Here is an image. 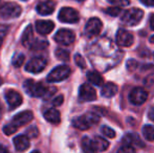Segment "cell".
<instances>
[{"instance_id": "34", "label": "cell", "mask_w": 154, "mask_h": 153, "mask_svg": "<svg viewBox=\"0 0 154 153\" xmlns=\"http://www.w3.org/2000/svg\"><path fill=\"white\" fill-rule=\"evenodd\" d=\"M75 61L77 63V65L81 68H85L86 67V63H85V60L81 57L80 55H75Z\"/></svg>"}, {"instance_id": "42", "label": "cell", "mask_w": 154, "mask_h": 153, "mask_svg": "<svg viewBox=\"0 0 154 153\" xmlns=\"http://www.w3.org/2000/svg\"><path fill=\"white\" fill-rule=\"evenodd\" d=\"M150 42L151 43H154V36H152V37L150 38Z\"/></svg>"}, {"instance_id": "24", "label": "cell", "mask_w": 154, "mask_h": 153, "mask_svg": "<svg viewBox=\"0 0 154 153\" xmlns=\"http://www.w3.org/2000/svg\"><path fill=\"white\" fill-rule=\"evenodd\" d=\"M82 148H83L84 153H95L97 152L92 146L91 139L87 136H84L83 139H82Z\"/></svg>"}, {"instance_id": "27", "label": "cell", "mask_w": 154, "mask_h": 153, "mask_svg": "<svg viewBox=\"0 0 154 153\" xmlns=\"http://www.w3.org/2000/svg\"><path fill=\"white\" fill-rule=\"evenodd\" d=\"M47 45H48V43H47L46 41L37 40L32 43L31 47H32V49H34V50H42V49L46 48Z\"/></svg>"}, {"instance_id": "22", "label": "cell", "mask_w": 154, "mask_h": 153, "mask_svg": "<svg viewBox=\"0 0 154 153\" xmlns=\"http://www.w3.org/2000/svg\"><path fill=\"white\" fill-rule=\"evenodd\" d=\"M32 42H34L32 29V25H29L22 35V44L24 46H31Z\"/></svg>"}, {"instance_id": "13", "label": "cell", "mask_w": 154, "mask_h": 153, "mask_svg": "<svg viewBox=\"0 0 154 153\" xmlns=\"http://www.w3.org/2000/svg\"><path fill=\"white\" fill-rule=\"evenodd\" d=\"M134 38L130 32L126 31V29H119L116 33V43L118 45L123 47H129L133 44Z\"/></svg>"}, {"instance_id": "18", "label": "cell", "mask_w": 154, "mask_h": 153, "mask_svg": "<svg viewBox=\"0 0 154 153\" xmlns=\"http://www.w3.org/2000/svg\"><path fill=\"white\" fill-rule=\"evenodd\" d=\"M14 145L18 151H24L29 147V139L26 135H18L14 139Z\"/></svg>"}, {"instance_id": "41", "label": "cell", "mask_w": 154, "mask_h": 153, "mask_svg": "<svg viewBox=\"0 0 154 153\" xmlns=\"http://www.w3.org/2000/svg\"><path fill=\"white\" fill-rule=\"evenodd\" d=\"M4 32H2V31H0V45H1V43H2V39H3L4 37Z\"/></svg>"}, {"instance_id": "30", "label": "cell", "mask_w": 154, "mask_h": 153, "mask_svg": "<svg viewBox=\"0 0 154 153\" xmlns=\"http://www.w3.org/2000/svg\"><path fill=\"white\" fill-rule=\"evenodd\" d=\"M105 12H106V14H108L109 16L116 17L121 14L122 11H121V8H118V6H112V8H108Z\"/></svg>"}, {"instance_id": "8", "label": "cell", "mask_w": 154, "mask_h": 153, "mask_svg": "<svg viewBox=\"0 0 154 153\" xmlns=\"http://www.w3.org/2000/svg\"><path fill=\"white\" fill-rule=\"evenodd\" d=\"M148 99V92L142 87H135L129 94V100L134 105H142Z\"/></svg>"}, {"instance_id": "16", "label": "cell", "mask_w": 154, "mask_h": 153, "mask_svg": "<svg viewBox=\"0 0 154 153\" xmlns=\"http://www.w3.org/2000/svg\"><path fill=\"white\" fill-rule=\"evenodd\" d=\"M55 27V23L49 20H38L36 22V29L41 35H48Z\"/></svg>"}, {"instance_id": "19", "label": "cell", "mask_w": 154, "mask_h": 153, "mask_svg": "<svg viewBox=\"0 0 154 153\" xmlns=\"http://www.w3.org/2000/svg\"><path fill=\"white\" fill-rule=\"evenodd\" d=\"M119 88L116 84L112 83V82H108V83L103 85V87L101 89V94L103 96H105V98H111L114 94H116Z\"/></svg>"}, {"instance_id": "40", "label": "cell", "mask_w": 154, "mask_h": 153, "mask_svg": "<svg viewBox=\"0 0 154 153\" xmlns=\"http://www.w3.org/2000/svg\"><path fill=\"white\" fill-rule=\"evenodd\" d=\"M0 153H10V152H8V150L4 146L0 145Z\"/></svg>"}, {"instance_id": "20", "label": "cell", "mask_w": 154, "mask_h": 153, "mask_svg": "<svg viewBox=\"0 0 154 153\" xmlns=\"http://www.w3.org/2000/svg\"><path fill=\"white\" fill-rule=\"evenodd\" d=\"M91 143H92V146H93V148H94V150L97 152L105 151V150H107L108 147H109L108 141H106V139L101 137V136H95L94 139H91Z\"/></svg>"}, {"instance_id": "3", "label": "cell", "mask_w": 154, "mask_h": 153, "mask_svg": "<svg viewBox=\"0 0 154 153\" xmlns=\"http://www.w3.org/2000/svg\"><path fill=\"white\" fill-rule=\"evenodd\" d=\"M144 17V12L140 8H130L127 10L122 16V22L127 26H135L142 21Z\"/></svg>"}, {"instance_id": "33", "label": "cell", "mask_w": 154, "mask_h": 153, "mask_svg": "<svg viewBox=\"0 0 154 153\" xmlns=\"http://www.w3.org/2000/svg\"><path fill=\"white\" fill-rule=\"evenodd\" d=\"M118 153H135V150L132 146L129 145H123L122 147L119 149Z\"/></svg>"}, {"instance_id": "28", "label": "cell", "mask_w": 154, "mask_h": 153, "mask_svg": "<svg viewBox=\"0 0 154 153\" xmlns=\"http://www.w3.org/2000/svg\"><path fill=\"white\" fill-rule=\"evenodd\" d=\"M24 59H25L24 55L18 54V55H16L13 58V65H14L15 67H20L23 64V62H24Z\"/></svg>"}, {"instance_id": "26", "label": "cell", "mask_w": 154, "mask_h": 153, "mask_svg": "<svg viewBox=\"0 0 154 153\" xmlns=\"http://www.w3.org/2000/svg\"><path fill=\"white\" fill-rule=\"evenodd\" d=\"M56 57L57 59H59L60 61L63 62H67L69 61V53L65 49H61V48H58L56 50Z\"/></svg>"}, {"instance_id": "43", "label": "cell", "mask_w": 154, "mask_h": 153, "mask_svg": "<svg viewBox=\"0 0 154 153\" xmlns=\"http://www.w3.org/2000/svg\"><path fill=\"white\" fill-rule=\"evenodd\" d=\"M32 153H40L39 151H34V152H32Z\"/></svg>"}, {"instance_id": "21", "label": "cell", "mask_w": 154, "mask_h": 153, "mask_svg": "<svg viewBox=\"0 0 154 153\" xmlns=\"http://www.w3.org/2000/svg\"><path fill=\"white\" fill-rule=\"evenodd\" d=\"M44 118L46 121H48L49 123H53V124H58L61 121V115L60 112L57 109H47L44 112Z\"/></svg>"}, {"instance_id": "1", "label": "cell", "mask_w": 154, "mask_h": 153, "mask_svg": "<svg viewBox=\"0 0 154 153\" xmlns=\"http://www.w3.org/2000/svg\"><path fill=\"white\" fill-rule=\"evenodd\" d=\"M32 118H34V115H32V111H29V110L22 111V112H20L19 115L14 116V118H13L12 123H11L10 125L4 126V128H3L4 133H5L6 135L13 134V133H15L18 130V128L29 124L32 120Z\"/></svg>"}, {"instance_id": "7", "label": "cell", "mask_w": 154, "mask_h": 153, "mask_svg": "<svg viewBox=\"0 0 154 153\" xmlns=\"http://www.w3.org/2000/svg\"><path fill=\"white\" fill-rule=\"evenodd\" d=\"M59 20L64 23H77L80 19L79 13L71 8H61L58 16Z\"/></svg>"}, {"instance_id": "10", "label": "cell", "mask_w": 154, "mask_h": 153, "mask_svg": "<svg viewBox=\"0 0 154 153\" xmlns=\"http://www.w3.org/2000/svg\"><path fill=\"white\" fill-rule=\"evenodd\" d=\"M55 41L61 45H70L73 43L75 39V33L70 29H60L55 35Z\"/></svg>"}, {"instance_id": "46", "label": "cell", "mask_w": 154, "mask_h": 153, "mask_svg": "<svg viewBox=\"0 0 154 153\" xmlns=\"http://www.w3.org/2000/svg\"><path fill=\"white\" fill-rule=\"evenodd\" d=\"M0 5H1V2H0Z\"/></svg>"}, {"instance_id": "23", "label": "cell", "mask_w": 154, "mask_h": 153, "mask_svg": "<svg viewBox=\"0 0 154 153\" xmlns=\"http://www.w3.org/2000/svg\"><path fill=\"white\" fill-rule=\"evenodd\" d=\"M87 79L89 80L90 83H92L95 86H101L103 84V78L97 72H88Z\"/></svg>"}, {"instance_id": "29", "label": "cell", "mask_w": 154, "mask_h": 153, "mask_svg": "<svg viewBox=\"0 0 154 153\" xmlns=\"http://www.w3.org/2000/svg\"><path fill=\"white\" fill-rule=\"evenodd\" d=\"M102 133H103L105 136L109 137V139H114V137H116V131L110 128V127H107V126L102 127Z\"/></svg>"}, {"instance_id": "11", "label": "cell", "mask_w": 154, "mask_h": 153, "mask_svg": "<svg viewBox=\"0 0 154 153\" xmlns=\"http://www.w3.org/2000/svg\"><path fill=\"white\" fill-rule=\"evenodd\" d=\"M102 21L99 18H91L87 21L85 25V34L87 37H95L102 31Z\"/></svg>"}, {"instance_id": "25", "label": "cell", "mask_w": 154, "mask_h": 153, "mask_svg": "<svg viewBox=\"0 0 154 153\" xmlns=\"http://www.w3.org/2000/svg\"><path fill=\"white\" fill-rule=\"evenodd\" d=\"M143 135L147 141H154V126L152 125H146L143 128Z\"/></svg>"}, {"instance_id": "6", "label": "cell", "mask_w": 154, "mask_h": 153, "mask_svg": "<svg viewBox=\"0 0 154 153\" xmlns=\"http://www.w3.org/2000/svg\"><path fill=\"white\" fill-rule=\"evenodd\" d=\"M71 70L69 68V66L67 65H60L58 67L54 68V70H51V74L47 76V81L55 83V82H60L63 80L67 79L70 75Z\"/></svg>"}, {"instance_id": "2", "label": "cell", "mask_w": 154, "mask_h": 153, "mask_svg": "<svg viewBox=\"0 0 154 153\" xmlns=\"http://www.w3.org/2000/svg\"><path fill=\"white\" fill-rule=\"evenodd\" d=\"M100 121V116L94 112H88L84 115L78 116L72 120V125L79 130H87L93 125L97 124Z\"/></svg>"}, {"instance_id": "14", "label": "cell", "mask_w": 154, "mask_h": 153, "mask_svg": "<svg viewBox=\"0 0 154 153\" xmlns=\"http://www.w3.org/2000/svg\"><path fill=\"white\" fill-rule=\"evenodd\" d=\"M5 99L11 110L16 109L22 103V96H21V94L14 89H10L5 92Z\"/></svg>"}, {"instance_id": "36", "label": "cell", "mask_w": 154, "mask_h": 153, "mask_svg": "<svg viewBox=\"0 0 154 153\" xmlns=\"http://www.w3.org/2000/svg\"><path fill=\"white\" fill-rule=\"evenodd\" d=\"M136 66H137V62H136L135 60H129V61L127 62V68L129 70H133Z\"/></svg>"}, {"instance_id": "31", "label": "cell", "mask_w": 154, "mask_h": 153, "mask_svg": "<svg viewBox=\"0 0 154 153\" xmlns=\"http://www.w3.org/2000/svg\"><path fill=\"white\" fill-rule=\"evenodd\" d=\"M109 3H111L112 5L118 6V8H121V6H127L129 5L130 1L129 0H107Z\"/></svg>"}, {"instance_id": "15", "label": "cell", "mask_w": 154, "mask_h": 153, "mask_svg": "<svg viewBox=\"0 0 154 153\" xmlns=\"http://www.w3.org/2000/svg\"><path fill=\"white\" fill-rule=\"evenodd\" d=\"M123 145H129L132 147H138V148H144L145 144L144 142L140 139V137L138 136L136 133H128L124 136L122 141Z\"/></svg>"}, {"instance_id": "12", "label": "cell", "mask_w": 154, "mask_h": 153, "mask_svg": "<svg viewBox=\"0 0 154 153\" xmlns=\"http://www.w3.org/2000/svg\"><path fill=\"white\" fill-rule=\"evenodd\" d=\"M79 98L81 101L84 102H92V101L97 100V92H95L94 88L89 84H83L80 87L79 90Z\"/></svg>"}, {"instance_id": "39", "label": "cell", "mask_w": 154, "mask_h": 153, "mask_svg": "<svg viewBox=\"0 0 154 153\" xmlns=\"http://www.w3.org/2000/svg\"><path fill=\"white\" fill-rule=\"evenodd\" d=\"M150 27L154 31V14L150 17Z\"/></svg>"}, {"instance_id": "32", "label": "cell", "mask_w": 154, "mask_h": 153, "mask_svg": "<svg viewBox=\"0 0 154 153\" xmlns=\"http://www.w3.org/2000/svg\"><path fill=\"white\" fill-rule=\"evenodd\" d=\"M39 135V131L36 127H31L29 129H27V132H26V136L29 139H35Z\"/></svg>"}, {"instance_id": "35", "label": "cell", "mask_w": 154, "mask_h": 153, "mask_svg": "<svg viewBox=\"0 0 154 153\" xmlns=\"http://www.w3.org/2000/svg\"><path fill=\"white\" fill-rule=\"evenodd\" d=\"M63 101H64V98H63V96L60 94V96H58L57 98L53 101V105L54 106H60V105H62Z\"/></svg>"}, {"instance_id": "37", "label": "cell", "mask_w": 154, "mask_h": 153, "mask_svg": "<svg viewBox=\"0 0 154 153\" xmlns=\"http://www.w3.org/2000/svg\"><path fill=\"white\" fill-rule=\"evenodd\" d=\"M148 118H150L152 122H154V105L153 106L150 107V109H149L148 111Z\"/></svg>"}, {"instance_id": "17", "label": "cell", "mask_w": 154, "mask_h": 153, "mask_svg": "<svg viewBox=\"0 0 154 153\" xmlns=\"http://www.w3.org/2000/svg\"><path fill=\"white\" fill-rule=\"evenodd\" d=\"M56 3L51 0H45L42 1L37 5V12L40 15L46 16V15H51V13L55 11Z\"/></svg>"}, {"instance_id": "9", "label": "cell", "mask_w": 154, "mask_h": 153, "mask_svg": "<svg viewBox=\"0 0 154 153\" xmlns=\"http://www.w3.org/2000/svg\"><path fill=\"white\" fill-rule=\"evenodd\" d=\"M47 65L46 59H44L43 57H36L34 59H32L29 63L25 66V70H27L29 72L32 74H38L41 72Z\"/></svg>"}, {"instance_id": "45", "label": "cell", "mask_w": 154, "mask_h": 153, "mask_svg": "<svg viewBox=\"0 0 154 153\" xmlns=\"http://www.w3.org/2000/svg\"><path fill=\"white\" fill-rule=\"evenodd\" d=\"M77 1H80V2H81V1H85V0H77Z\"/></svg>"}, {"instance_id": "38", "label": "cell", "mask_w": 154, "mask_h": 153, "mask_svg": "<svg viewBox=\"0 0 154 153\" xmlns=\"http://www.w3.org/2000/svg\"><path fill=\"white\" fill-rule=\"evenodd\" d=\"M140 1L147 6H154V0H140Z\"/></svg>"}, {"instance_id": "44", "label": "cell", "mask_w": 154, "mask_h": 153, "mask_svg": "<svg viewBox=\"0 0 154 153\" xmlns=\"http://www.w3.org/2000/svg\"><path fill=\"white\" fill-rule=\"evenodd\" d=\"M1 84H2V80L0 79V85H1Z\"/></svg>"}, {"instance_id": "5", "label": "cell", "mask_w": 154, "mask_h": 153, "mask_svg": "<svg viewBox=\"0 0 154 153\" xmlns=\"http://www.w3.org/2000/svg\"><path fill=\"white\" fill-rule=\"evenodd\" d=\"M25 91L31 96H36V98H44L47 92V87H45L43 84L35 82L32 80H26L23 84Z\"/></svg>"}, {"instance_id": "4", "label": "cell", "mask_w": 154, "mask_h": 153, "mask_svg": "<svg viewBox=\"0 0 154 153\" xmlns=\"http://www.w3.org/2000/svg\"><path fill=\"white\" fill-rule=\"evenodd\" d=\"M21 6L15 2H5L0 5V17L3 19H15L21 15Z\"/></svg>"}, {"instance_id": "47", "label": "cell", "mask_w": 154, "mask_h": 153, "mask_svg": "<svg viewBox=\"0 0 154 153\" xmlns=\"http://www.w3.org/2000/svg\"><path fill=\"white\" fill-rule=\"evenodd\" d=\"M24 1H25V0H24Z\"/></svg>"}]
</instances>
